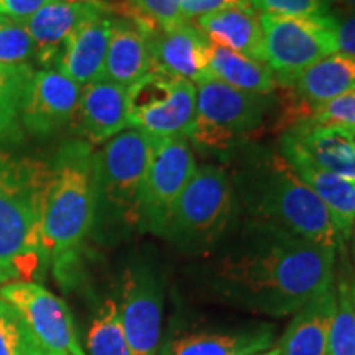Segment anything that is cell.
I'll list each match as a JSON object with an SVG mask.
<instances>
[{"mask_svg": "<svg viewBox=\"0 0 355 355\" xmlns=\"http://www.w3.org/2000/svg\"><path fill=\"white\" fill-rule=\"evenodd\" d=\"M279 152L326 206L339 241H347L355 224V183L316 166L303 153L283 141H279Z\"/></svg>", "mask_w": 355, "mask_h": 355, "instance_id": "e0dca14e", "label": "cell"}, {"mask_svg": "<svg viewBox=\"0 0 355 355\" xmlns=\"http://www.w3.org/2000/svg\"><path fill=\"white\" fill-rule=\"evenodd\" d=\"M337 53L355 58V12L334 21Z\"/></svg>", "mask_w": 355, "mask_h": 355, "instance_id": "d590c367", "label": "cell"}, {"mask_svg": "<svg viewBox=\"0 0 355 355\" xmlns=\"http://www.w3.org/2000/svg\"><path fill=\"white\" fill-rule=\"evenodd\" d=\"M92 157L91 144L73 140L61 146L50 163L51 180L42 211V248L63 283L71 282L79 248L94 227Z\"/></svg>", "mask_w": 355, "mask_h": 355, "instance_id": "3957f363", "label": "cell"}, {"mask_svg": "<svg viewBox=\"0 0 355 355\" xmlns=\"http://www.w3.org/2000/svg\"><path fill=\"white\" fill-rule=\"evenodd\" d=\"M273 94L239 91L212 78L196 84V119L188 140L199 148L232 153L263 125Z\"/></svg>", "mask_w": 355, "mask_h": 355, "instance_id": "52a82bcc", "label": "cell"}, {"mask_svg": "<svg viewBox=\"0 0 355 355\" xmlns=\"http://www.w3.org/2000/svg\"><path fill=\"white\" fill-rule=\"evenodd\" d=\"M229 178L235 206L248 219L272 224L321 247L340 241L329 212L282 152L245 144L230 153Z\"/></svg>", "mask_w": 355, "mask_h": 355, "instance_id": "7a4b0ae2", "label": "cell"}, {"mask_svg": "<svg viewBox=\"0 0 355 355\" xmlns=\"http://www.w3.org/2000/svg\"><path fill=\"white\" fill-rule=\"evenodd\" d=\"M51 165L0 152V286L32 282L46 261L42 211Z\"/></svg>", "mask_w": 355, "mask_h": 355, "instance_id": "277c9868", "label": "cell"}, {"mask_svg": "<svg viewBox=\"0 0 355 355\" xmlns=\"http://www.w3.org/2000/svg\"><path fill=\"white\" fill-rule=\"evenodd\" d=\"M196 168L188 139L153 140L140 194V230L162 237L173 207Z\"/></svg>", "mask_w": 355, "mask_h": 355, "instance_id": "30bf717a", "label": "cell"}, {"mask_svg": "<svg viewBox=\"0 0 355 355\" xmlns=\"http://www.w3.org/2000/svg\"><path fill=\"white\" fill-rule=\"evenodd\" d=\"M354 286H355V282H354Z\"/></svg>", "mask_w": 355, "mask_h": 355, "instance_id": "b9f144b4", "label": "cell"}, {"mask_svg": "<svg viewBox=\"0 0 355 355\" xmlns=\"http://www.w3.org/2000/svg\"><path fill=\"white\" fill-rule=\"evenodd\" d=\"M155 68L141 28L128 17H114L104 79L130 87Z\"/></svg>", "mask_w": 355, "mask_h": 355, "instance_id": "7402d4cb", "label": "cell"}, {"mask_svg": "<svg viewBox=\"0 0 355 355\" xmlns=\"http://www.w3.org/2000/svg\"><path fill=\"white\" fill-rule=\"evenodd\" d=\"M207 257L202 278L216 298L272 318L295 314L334 279L336 248L248 217Z\"/></svg>", "mask_w": 355, "mask_h": 355, "instance_id": "6da1fadb", "label": "cell"}, {"mask_svg": "<svg viewBox=\"0 0 355 355\" xmlns=\"http://www.w3.org/2000/svg\"><path fill=\"white\" fill-rule=\"evenodd\" d=\"M109 10L99 0H56L24 24L35 44V60L44 69H55L63 44L84 20Z\"/></svg>", "mask_w": 355, "mask_h": 355, "instance_id": "9a60e30c", "label": "cell"}, {"mask_svg": "<svg viewBox=\"0 0 355 355\" xmlns=\"http://www.w3.org/2000/svg\"><path fill=\"white\" fill-rule=\"evenodd\" d=\"M273 329L265 324L232 332H191L176 336L162 355H255L272 349Z\"/></svg>", "mask_w": 355, "mask_h": 355, "instance_id": "603a6c76", "label": "cell"}, {"mask_svg": "<svg viewBox=\"0 0 355 355\" xmlns=\"http://www.w3.org/2000/svg\"><path fill=\"white\" fill-rule=\"evenodd\" d=\"M336 304V290L329 286L296 311L279 339L278 355H329Z\"/></svg>", "mask_w": 355, "mask_h": 355, "instance_id": "ffe728a7", "label": "cell"}, {"mask_svg": "<svg viewBox=\"0 0 355 355\" xmlns=\"http://www.w3.org/2000/svg\"><path fill=\"white\" fill-rule=\"evenodd\" d=\"M35 58V44L24 21L6 19L0 24V64H26Z\"/></svg>", "mask_w": 355, "mask_h": 355, "instance_id": "f546056e", "label": "cell"}, {"mask_svg": "<svg viewBox=\"0 0 355 355\" xmlns=\"http://www.w3.org/2000/svg\"><path fill=\"white\" fill-rule=\"evenodd\" d=\"M50 354L35 339L25 319L10 303L0 298V355Z\"/></svg>", "mask_w": 355, "mask_h": 355, "instance_id": "83f0119b", "label": "cell"}, {"mask_svg": "<svg viewBox=\"0 0 355 355\" xmlns=\"http://www.w3.org/2000/svg\"><path fill=\"white\" fill-rule=\"evenodd\" d=\"M235 199L225 168H196L178 198L165 237L178 250L207 257L227 234L234 220Z\"/></svg>", "mask_w": 355, "mask_h": 355, "instance_id": "5b68a950", "label": "cell"}, {"mask_svg": "<svg viewBox=\"0 0 355 355\" xmlns=\"http://www.w3.org/2000/svg\"><path fill=\"white\" fill-rule=\"evenodd\" d=\"M230 7H252L247 0H181V10H183L184 20L191 24L198 17L206 13L220 10V8Z\"/></svg>", "mask_w": 355, "mask_h": 355, "instance_id": "836d02e7", "label": "cell"}, {"mask_svg": "<svg viewBox=\"0 0 355 355\" xmlns=\"http://www.w3.org/2000/svg\"><path fill=\"white\" fill-rule=\"evenodd\" d=\"M296 96L311 110L355 89V58L334 53L311 64L293 83Z\"/></svg>", "mask_w": 355, "mask_h": 355, "instance_id": "cb8c5ba5", "label": "cell"}, {"mask_svg": "<svg viewBox=\"0 0 355 355\" xmlns=\"http://www.w3.org/2000/svg\"><path fill=\"white\" fill-rule=\"evenodd\" d=\"M259 13L322 19L331 17V0H247Z\"/></svg>", "mask_w": 355, "mask_h": 355, "instance_id": "4dcf8cb0", "label": "cell"}, {"mask_svg": "<svg viewBox=\"0 0 355 355\" xmlns=\"http://www.w3.org/2000/svg\"><path fill=\"white\" fill-rule=\"evenodd\" d=\"M0 298L25 319L42 347L53 355H87L79 344L73 314L63 300L35 282H12L0 286Z\"/></svg>", "mask_w": 355, "mask_h": 355, "instance_id": "8fae6325", "label": "cell"}, {"mask_svg": "<svg viewBox=\"0 0 355 355\" xmlns=\"http://www.w3.org/2000/svg\"><path fill=\"white\" fill-rule=\"evenodd\" d=\"M336 316L329 337V355H355V286L340 282L336 290Z\"/></svg>", "mask_w": 355, "mask_h": 355, "instance_id": "f1b7e54d", "label": "cell"}, {"mask_svg": "<svg viewBox=\"0 0 355 355\" xmlns=\"http://www.w3.org/2000/svg\"><path fill=\"white\" fill-rule=\"evenodd\" d=\"M51 2L56 0H0V15L25 21Z\"/></svg>", "mask_w": 355, "mask_h": 355, "instance_id": "e575fe53", "label": "cell"}, {"mask_svg": "<svg viewBox=\"0 0 355 355\" xmlns=\"http://www.w3.org/2000/svg\"><path fill=\"white\" fill-rule=\"evenodd\" d=\"M112 19V10L109 8L84 20L64 42L55 69L81 87L104 78Z\"/></svg>", "mask_w": 355, "mask_h": 355, "instance_id": "2e32d148", "label": "cell"}, {"mask_svg": "<svg viewBox=\"0 0 355 355\" xmlns=\"http://www.w3.org/2000/svg\"><path fill=\"white\" fill-rule=\"evenodd\" d=\"M201 33L216 46L227 48L252 60L266 63L263 32L259 12L252 7H230L206 13L193 20Z\"/></svg>", "mask_w": 355, "mask_h": 355, "instance_id": "44dd1931", "label": "cell"}, {"mask_svg": "<svg viewBox=\"0 0 355 355\" xmlns=\"http://www.w3.org/2000/svg\"><path fill=\"white\" fill-rule=\"evenodd\" d=\"M207 78L252 94L272 96L279 87L266 63L212 43L207 48Z\"/></svg>", "mask_w": 355, "mask_h": 355, "instance_id": "d4e9b609", "label": "cell"}, {"mask_svg": "<svg viewBox=\"0 0 355 355\" xmlns=\"http://www.w3.org/2000/svg\"><path fill=\"white\" fill-rule=\"evenodd\" d=\"M81 86L58 69L33 73L21 104V127L37 137H48L76 121Z\"/></svg>", "mask_w": 355, "mask_h": 355, "instance_id": "4fadbf2b", "label": "cell"}, {"mask_svg": "<svg viewBox=\"0 0 355 355\" xmlns=\"http://www.w3.org/2000/svg\"><path fill=\"white\" fill-rule=\"evenodd\" d=\"M44 355H53V354H44Z\"/></svg>", "mask_w": 355, "mask_h": 355, "instance_id": "60d3db41", "label": "cell"}, {"mask_svg": "<svg viewBox=\"0 0 355 355\" xmlns=\"http://www.w3.org/2000/svg\"><path fill=\"white\" fill-rule=\"evenodd\" d=\"M255 355H278V349L275 347V349H270V350H266V352H261V354H255Z\"/></svg>", "mask_w": 355, "mask_h": 355, "instance_id": "74e56055", "label": "cell"}, {"mask_svg": "<svg viewBox=\"0 0 355 355\" xmlns=\"http://www.w3.org/2000/svg\"><path fill=\"white\" fill-rule=\"evenodd\" d=\"M132 20L145 33L155 68L193 84L207 78V48L211 43L196 25L162 28L145 19Z\"/></svg>", "mask_w": 355, "mask_h": 355, "instance_id": "5bb4252c", "label": "cell"}, {"mask_svg": "<svg viewBox=\"0 0 355 355\" xmlns=\"http://www.w3.org/2000/svg\"><path fill=\"white\" fill-rule=\"evenodd\" d=\"M7 17H3V15H0V24H3V20H6Z\"/></svg>", "mask_w": 355, "mask_h": 355, "instance_id": "ab89813d", "label": "cell"}, {"mask_svg": "<svg viewBox=\"0 0 355 355\" xmlns=\"http://www.w3.org/2000/svg\"><path fill=\"white\" fill-rule=\"evenodd\" d=\"M152 137L139 128H125L105 141L92 157L97 220L137 225L140 222V194L153 150Z\"/></svg>", "mask_w": 355, "mask_h": 355, "instance_id": "8992f818", "label": "cell"}, {"mask_svg": "<svg viewBox=\"0 0 355 355\" xmlns=\"http://www.w3.org/2000/svg\"><path fill=\"white\" fill-rule=\"evenodd\" d=\"M33 73L30 64H0V144L24 137L21 104Z\"/></svg>", "mask_w": 355, "mask_h": 355, "instance_id": "484cf974", "label": "cell"}, {"mask_svg": "<svg viewBox=\"0 0 355 355\" xmlns=\"http://www.w3.org/2000/svg\"><path fill=\"white\" fill-rule=\"evenodd\" d=\"M86 344L91 355H130L123 334L121 311L112 298H107L97 308L89 326Z\"/></svg>", "mask_w": 355, "mask_h": 355, "instance_id": "4316f807", "label": "cell"}, {"mask_svg": "<svg viewBox=\"0 0 355 355\" xmlns=\"http://www.w3.org/2000/svg\"><path fill=\"white\" fill-rule=\"evenodd\" d=\"M308 121L336 128L355 127V89L327 104L311 109Z\"/></svg>", "mask_w": 355, "mask_h": 355, "instance_id": "d6a6232c", "label": "cell"}, {"mask_svg": "<svg viewBox=\"0 0 355 355\" xmlns=\"http://www.w3.org/2000/svg\"><path fill=\"white\" fill-rule=\"evenodd\" d=\"M128 123L152 139H188L196 119V84L153 68L127 91Z\"/></svg>", "mask_w": 355, "mask_h": 355, "instance_id": "ba28073f", "label": "cell"}, {"mask_svg": "<svg viewBox=\"0 0 355 355\" xmlns=\"http://www.w3.org/2000/svg\"><path fill=\"white\" fill-rule=\"evenodd\" d=\"M355 12V0H331V17L334 20L343 19Z\"/></svg>", "mask_w": 355, "mask_h": 355, "instance_id": "8d00e7d4", "label": "cell"}, {"mask_svg": "<svg viewBox=\"0 0 355 355\" xmlns=\"http://www.w3.org/2000/svg\"><path fill=\"white\" fill-rule=\"evenodd\" d=\"M265 42L266 64L278 86L290 87L311 64L337 53L334 19L259 13Z\"/></svg>", "mask_w": 355, "mask_h": 355, "instance_id": "9c48e42d", "label": "cell"}, {"mask_svg": "<svg viewBox=\"0 0 355 355\" xmlns=\"http://www.w3.org/2000/svg\"><path fill=\"white\" fill-rule=\"evenodd\" d=\"M127 91L104 78L83 86L76 121L87 144H104L130 127Z\"/></svg>", "mask_w": 355, "mask_h": 355, "instance_id": "ac0fdd59", "label": "cell"}, {"mask_svg": "<svg viewBox=\"0 0 355 355\" xmlns=\"http://www.w3.org/2000/svg\"><path fill=\"white\" fill-rule=\"evenodd\" d=\"M352 235H354V255H355V224H354V230H352Z\"/></svg>", "mask_w": 355, "mask_h": 355, "instance_id": "f35d334b", "label": "cell"}, {"mask_svg": "<svg viewBox=\"0 0 355 355\" xmlns=\"http://www.w3.org/2000/svg\"><path fill=\"white\" fill-rule=\"evenodd\" d=\"M119 311L130 355H159L163 288L148 265H133L123 273Z\"/></svg>", "mask_w": 355, "mask_h": 355, "instance_id": "7c38bea8", "label": "cell"}, {"mask_svg": "<svg viewBox=\"0 0 355 355\" xmlns=\"http://www.w3.org/2000/svg\"><path fill=\"white\" fill-rule=\"evenodd\" d=\"M279 141L296 148L322 170L355 183V148L339 128L306 119L293 123Z\"/></svg>", "mask_w": 355, "mask_h": 355, "instance_id": "d6986e66", "label": "cell"}, {"mask_svg": "<svg viewBox=\"0 0 355 355\" xmlns=\"http://www.w3.org/2000/svg\"><path fill=\"white\" fill-rule=\"evenodd\" d=\"M125 13L152 21L162 28L188 24L181 10V0H128Z\"/></svg>", "mask_w": 355, "mask_h": 355, "instance_id": "1f68e13d", "label": "cell"}]
</instances>
